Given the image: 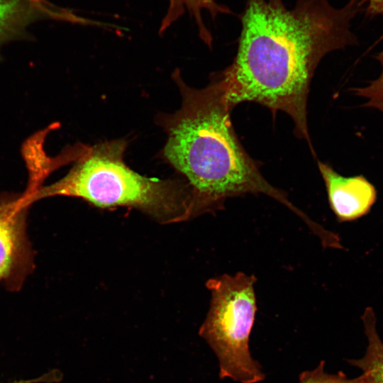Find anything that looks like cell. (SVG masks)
Returning a JSON list of instances; mask_svg holds the SVG:
<instances>
[{
	"label": "cell",
	"instance_id": "6da1fadb",
	"mask_svg": "<svg viewBox=\"0 0 383 383\" xmlns=\"http://www.w3.org/2000/svg\"><path fill=\"white\" fill-rule=\"evenodd\" d=\"M363 4L349 0L336 8L329 0H297L288 9L282 0H246L236 55L220 72L233 106L250 101L274 115L284 112L314 154L307 121L310 84L325 55L357 43L351 21Z\"/></svg>",
	"mask_w": 383,
	"mask_h": 383
},
{
	"label": "cell",
	"instance_id": "7a4b0ae2",
	"mask_svg": "<svg viewBox=\"0 0 383 383\" xmlns=\"http://www.w3.org/2000/svg\"><path fill=\"white\" fill-rule=\"evenodd\" d=\"M173 77L182 106L162 121L167 133L163 155L187 179L196 215L222 209L231 197L262 194L309 223L311 218L265 178L240 142L231 120L234 107L220 73L200 89L185 84L177 72Z\"/></svg>",
	"mask_w": 383,
	"mask_h": 383
},
{
	"label": "cell",
	"instance_id": "3957f363",
	"mask_svg": "<svg viewBox=\"0 0 383 383\" xmlns=\"http://www.w3.org/2000/svg\"><path fill=\"white\" fill-rule=\"evenodd\" d=\"M127 145L116 140L91 146L74 161L62 178L40 187L30 198L33 203L55 196L82 199L95 206L134 207L162 223L181 222L196 216L188 184L145 177L123 161Z\"/></svg>",
	"mask_w": 383,
	"mask_h": 383
},
{
	"label": "cell",
	"instance_id": "277c9868",
	"mask_svg": "<svg viewBox=\"0 0 383 383\" xmlns=\"http://www.w3.org/2000/svg\"><path fill=\"white\" fill-rule=\"evenodd\" d=\"M255 282L254 275L243 272L220 275L206 282L211 299L199 334L218 358L221 379L257 383L265 378L249 348L257 311Z\"/></svg>",
	"mask_w": 383,
	"mask_h": 383
},
{
	"label": "cell",
	"instance_id": "5b68a950",
	"mask_svg": "<svg viewBox=\"0 0 383 383\" xmlns=\"http://www.w3.org/2000/svg\"><path fill=\"white\" fill-rule=\"evenodd\" d=\"M29 206L22 193H0V284L19 291L35 269V252L27 234Z\"/></svg>",
	"mask_w": 383,
	"mask_h": 383
},
{
	"label": "cell",
	"instance_id": "8992f818",
	"mask_svg": "<svg viewBox=\"0 0 383 383\" xmlns=\"http://www.w3.org/2000/svg\"><path fill=\"white\" fill-rule=\"evenodd\" d=\"M318 167L330 206L339 221L356 220L370 211L377 199V191L364 176L344 177L321 161Z\"/></svg>",
	"mask_w": 383,
	"mask_h": 383
},
{
	"label": "cell",
	"instance_id": "52a82bcc",
	"mask_svg": "<svg viewBox=\"0 0 383 383\" xmlns=\"http://www.w3.org/2000/svg\"><path fill=\"white\" fill-rule=\"evenodd\" d=\"M58 124L51 125L27 140L22 148V155L28 170V183L22 193L26 203L28 199L43 185L45 179L55 170L74 162L80 155L77 145L67 146L56 157H50L44 150V141L49 131ZM29 205V204H28Z\"/></svg>",
	"mask_w": 383,
	"mask_h": 383
},
{
	"label": "cell",
	"instance_id": "ba28073f",
	"mask_svg": "<svg viewBox=\"0 0 383 383\" xmlns=\"http://www.w3.org/2000/svg\"><path fill=\"white\" fill-rule=\"evenodd\" d=\"M186 12L194 20L199 37L209 47H211L213 38L204 21L203 13L207 12L213 20L220 15L233 13L229 7L218 4L216 0H168L167 10L159 33H163Z\"/></svg>",
	"mask_w": 383,
	"mask_h": 383
},
{
	"label": "cell",
	"instance_id": "9c48e42d",
	"mask_svg": "<svg viewBox=\"0 0 383 383\" xmlns=\"http://www.w3.org/2000/svg\"><path fill=\"white\" fill-rule=\"evenodd\" d=\"M47 14L29 0H0V46L18 37L26 27Z\"/></svg>",
	"mask_w": 383,
	"mask_h": 383
},
{
	"label": "cell",
	"instance_id": "30bf717a",
	"mask_svg": "<svg viewBox=\"0 0 383 383\" xmlns=\"http://www.w3.org/2000/svg\"><path fill=\"white\" fill-rule=\"evenodd\" d=\"M364 331L367 340L365 355L348 362L366 373L372 383H383V342L376 325V318L372 309H367L362 317Z\"/></svg>",
	"mask_w": 383,
	"mask_h": 383
},
{
	"label": "cell",
	"instance_id": "8fae6325",
	"mask_svg": "<svg viewBox=\"0 0 383 383\" xmlns=\"http://www.w3.org/2000/svg\"><path fill=\"white\" fill-rule=\"evenodd\" d=\"M325 361L321 360L318 366L299 374V383H372L371 378L366 373L355 378L350 379L343 372L329 374L325 372Z\"/></svg>",
	"mask_w": 383,
	"mask_h": 383
},
{
	"label": "cell",
	"instance_id": "7c38bea8",
	"mask_svg": "<svg viewBox=\"0 0 383 383\" xmlns=\"http://www.w3.org/2000/svg\"><path fill=\"white\" fill-rule=\"evenodd\" d=\"M376 59L382 65V72L378 78L370 82L368 85L354 89L355 94L366 99L364 106L374 108L383 113V51Z\"/></svg>",
	"mask_w": 383,
	"mask_h": 383
},
{
	"label": "cell",
	"instance_id": "4fadbf2b",
	"mask_svg": "<svg viewBox=\"0 0 383 383\" xmlns=\"http://www.w3.org/2000/svg\"><path fill=\"white\" fill-rule=\"evenodd\" d=\"M42 11H43L49 17L55 20L62 21L66 15V9L52 5L46 0H29Z\"/></svg>",
	"mask_w": 383,
	"mask_h": 383
},
{
	"label": "cell",
	"instance_id": "5bb4252c",
	"mask_svg": "<svg viewBox=\"0 0 383 383\" xmlns=\"http://www.w3.org/2000/svg\"><path fill=\"white\" fill-rule=\"evenodd\" d=\"M369 16L383 15V0H363Z\"/></svg>",
	"mask_w": 383,
	"mask_h": 383
}]
</instances>
